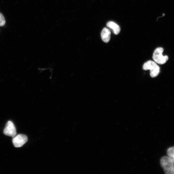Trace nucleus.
I'll use <instances>...</instances> for the list:
<instances>
[{
  "instance_id": "nucleus-2",
  "label": "nucleus",
  "mask_w": 174,
  "mask_h": 174,
  "mask_svg": "<svg viewBox=\"0 0 174 174\" xmlns=\"http://www.w3.org/2000/svg\"><path fill=\"white\" fill-rule=\"evenodd\" d=\"M145 70H150V75L153 78L159 75L160 72V68L155 62L148 61L145 63L143 67Z\"/></svg>"
},
{
  "instance_id": "nucleus-7",
  "label": "nucleus",
  "mask_w": 174,
  "mask_h": 174,
  "mask_svg": "<svg viewBox=\"0 0 174 174\" xmlns=\"http://www.w3.org/2000/svg\"><path fill=\"white\" fill-rule=\"evenodd\" d=\"M107 26L113 29L114 33L115 35L120 33V28L116 23L113 21H109L107 24Z\"/></svg>"
},
{
  "instance_id": "nucleus-4",
  "label": "nucleus",
  "mask_w": 174,
  "mask_h": 174,
  "mask_svg": "<svg viewBox=\"0 0 174 174\" xmlns=\"http://www.w3.org/2000/svg\"><path fill=\"white\" fill-rule=\"evenodd\" d=\"M28 140L27 136L22 134H19L13 137L12 142L14 146L17 148L22 147Z\"/></svg>"
},
{
  "instance_id": "nucleus-1",
  "label": "nucleus",
  "mask_w": 174,
  "mask_h": 174,
  "mask_svg": "<svg viewBox=\"0 0 174 174\" xmlns=\"http://www.w3.org/2000/svg\"><path fill=\"white\" fill-rule=\"evenodd\" d=\"M160 163L164 172L167 174H174V162L168 156L163 157Z\"/></svg>"
},
{
  "instance_id": "nucleus-3",
  "label": "nucleus",
  "mask_w": 174,
  "mask_h": 174,
  "mask_svg": "<svg viewBox=\"0 0 174 174\" xmlns=\"http://www.w3.org/2000/svg\"><path fill=\"white\" fill-rule=\"evenodd\" d=\"M163 50L162 47H159L154 50L153 54V58L154 61L161 65L165 64L168 59V57L167 56H163Z\"/></svg>"
},
{
  "instance_id": "nucleus-8",
  "label": "nucleus",
  "mask_w": 174,
  "mask_h": 174,
  "mask_svg": "<svg viewBox=\"0 0 174 174\" xmlns=\"http://www.w3.org/2000/svg\"><path fill=\"white\" fill-rule=\"evenodd\" d=\"M168 156L174 162V146L169 148L167 151Z\"/></svg>"
},
{
  "instance_id": "nucleus-6",
  "label": "nucleus",
  "mask_w": 174,
  "mask_h": 174,
  "mask_svg": "<svg viewBox=\"0 0 174 174\" xmlns=\"http://www.w3.org/2000/svg\"><path fill=\"white\" fill-rule=\"evenodd\" d=\"M111 32L107 28L102 29L101 33V37L103 41L105 43H108L110 40L111 37Z\"/></svg>"
},
{
  "instance_id": "nucleus-5",
  "label": "nucleus",
  "mask_w": 174,
  "mask_h": 174,
  "mask_svg": "<svg viewBox=\"0 0 174 174\" xmlns=\"http://www.w3.org/2000/svg\"><path fill=\"white\" fill-rule=\"evenodd\" d=\"M5 135L14 137L16 135V130L15 126L11 121H9L7 123L3 131Z\"/></svg>"
},
{
  "instance_id": "nucleus-9",
  "label": "nucleus",
  "mask_w": 174,
  "mask_h": 174,
  "mask_svg": "<svg viewBox=\"0 0 174 174\" xmlns=\"http://www.w3.org/2000/svg\"><path fill=\"white\" fill-rule=\"evenodd\" d=\"M6 21L3 15L0 13V26H3L5 24Z\"/></svg>"
}]
</instances>
